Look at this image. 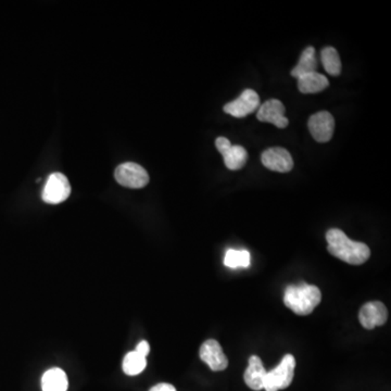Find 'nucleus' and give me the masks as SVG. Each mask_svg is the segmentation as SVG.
I'll list each match as a JSON object with an SVG mask.
<instances>
[{"instance_id":"f257e3e1","label":"nucleus","mask_w":391,"mask_h":391,"mask_svg":"<svg viewBox=\"0 0 391 391\" xmlns=\"http://www.w3.org/2000/svg\"><path fill=\"white\" fill-rule=\"evenodd\" d=\"M326 241H327L328 253L346 263L361 265L370 259L371 250L368 246L351 241L340 229H330L326 233Z\"/></svg>"},{"instance_id":"f03ea898","label":"nucleus","mask_w":391,"mask_h":391,"mask_svg":"<svg viewBox=\"0 0 391 391\" xmlns=\"http://www.w3.org/2000/svg\"><path fill=\"white\" fill-rule=\"evenodd\" d=\"M322 294L316 286L300 284L286 288L284 303L298 315H309L320 303Z\"/></svg>"},{"instance_id":"7ed1b4c3","label":"nucleus","mask_w":391,"mask_h":391,"mask_svg":"<svg viewBox=\"0 0 391 391\" xmlns=\"http://www.w3.org/2000/svg\"><path fill=\"white\" fill-rule=\"evenodd\" d=\"M295 368V356L286 354L275 368L267 373L263 389L265 391H278L288 388L294 380Z\"/></svg>"},{"instance_id":"20e7f679","label":"nucleus","mask_w":391,"mask_h":391,"mask_svg":"<svg viewBox=\"0 0 391 391\" xmlns=\"http://www.w3.org/2000/svg\"><path fill=\"white\" fill-rule=\"evenodd\" d=\"M116 181L128 188H144L149 183V175L142 165L126 162L119 165L114 171Z\"/></svg>"},{"instance_id":"39448f33","label":"nucleus","mask_w":391,"mask_h":391,"mask_svg":"<svg viewBox=\"0 0 391 391\" xmlns=\"http://www.w3.org/2000/svg\"><path fill=\"white\" fill-rule=\"evenodd\" d=\"M70 193H71V186L66 175L62 173H52L46 181L42 198L49 205H58L66 201Z\"/></svg>"},{"instance_id":"423d86ee","label":"nucleus","mask_w":391,"mask_h":391,"mask_svg":"<svg viewBox=\"0 0 391 391\" xmlns=\"http://www.w3.org/2000/svg\"><path fill=\"white\" fill-rule=\"evenodd\" d=\"M215 146L224 158L225 165L229 170H241V167H245L248 160V152L243 146H234L227 137H219L215 140Z\"/></svg>"},{"instance_id":"0eeeda50","label":"nucleus","mask_w":391,"mask_h":391,"mask_svg":"<svg viewBox=\"0 0 391 391\" xmlns=\"http://www.w3.org/2000/svg\"><path fill=\"white\" fill-rule=\"evenodd\" d=\"M260 107V97L253 90H243V94L234 100L225 104V114L234 116V118H245L248 114H253Z\"/></svg>"},{"instance_id":"6e6552de","label":"nucleus","mask_w":391,"mask_h":391,"mask_svg":"<svg viewBox=\"0 0 391 391\" xmlns=\"http://www.w3.org/2000/svg\"><path fill=\"white\" fill-rule=\"evenodd\" d=\"M203 362L207 364V366L213 372H221L227 370L229 366V359L225 356L221 344L215 339H209L203 342L199 351Z\"/></svg>"},{"instance_id":"1a4fd4ad","label":"nucleus","mask_w":391,"mask_h":391,"mask_svg":"<svg viewBox=\"0 0 391 391\" xmlns=\"http://www.w3.org/2000/svg\"><path fill=\"white\" fill-rule=\"evenodd\" d=\"M308 126L316 142L327 143L334 134L335 119L327 111H320L311 116Z\"/></svg>"},{"instance_id":"9d476101","label":"nucleus","mask_w":391,"mask_h":391,"mask_svg":"<svg viewBox=\"0 0 391 391\" xmlns=\"http://www.w3.org/2000/svg\"><path fill=\"white\" fill-rule=\"evenodd\" d=\"M262 164L274 172L288 173L294 167L291 155L282 147H273L262 153Z\"/></svg>"},{"instance_id":"9b49d317","label":"nucleus","mask_w":391,"mask_h":391,"mask_svg":"<svg viewBox=\"0 0 391 391\" xmlns=\"http://www.w3.org/2000/svg\"><path fill=\"white\" fill-rule=\"evenodd\" d=\"M388 318V311L383 302H368L361 308L359 320L366 330H373L376 326L384 325Z\"/></svg>"},{"instance_id":"f8f14e48","label":"nucleus","mask_w":391,"mask_h":391,"mask_svg":"<svg viewBox=\"0 0 391 391\" xmlns=\"http://www.w3.org/2000/svg\"><path fill=\"white\" fill-rule=\"evenodd\" d=\"M258 120L272 123L278 128H287L288 120L285 116V106L278 100H270L259 107Z\"/></svg>"},{"instance_id":"ddd939ff","label":"nucleus","mask_w":391,"mask_h":391,"mask_svg":"<svg viewBox=\"0 0 391 391\" xmlns=\"http://www.w3.org/2000/svg\"><path fill=\"white\" fill-rule=\"evenodd\" d=\"M267 371L264 368L261 359L258 356H250L249 364L245 372V383L250 389L260 391L263 389L264 380L267 376Z\"/></svg>"},{"instance_id":"4468645a","label":"nucleus","mask_w":391,"mask_h":391,"mask_svg":"<svg viewBox=\"0 0 391 391\" xmlns=\"http://www.w3.org/2000/svg\"><path fill=\"white\" fill-rule=\"evenodd\" d=\"M330 86L327 78L323 74L313 72L298 78V90L302 94H318Z\"/></svg>"},{"instance_id":"2eb2a0df","label":"nucleus","mask_w":391,"mask_h":391,"mask_svg":"<svg viewBox=\"0 0 391 391\" xmlns=\"http://www.w3.org/2000/svg\"><path fill=\"white\" fill-rule=\"evenodd\" d=\"M68 386V377L61 368H50L42 378L43 391H66Z\"/></svg>"},{"instance_id":"dca6fc26","label":"nucleus","mask_w":391,"mask_h":391,"mask_svg":"<svg viewBox=\"0 0 391 391\" xmlns=\"http://www.w3.org/2000/svg\"><path fill=\"white\" fill-rule=\"evenodd\" d=\"M318 68V61L315 58V50L313 47H306L301 54L299 62L297 66L291 71V76L294 78H299L306 74L313 73L316 72Z\"/></svg>"},{"instance_id":"f3484780","label":"nucleus","mask_w":391,"mask_h":391,"mask_svg":"<svg viewBox=\"0 0 391 391\" xmlns=\"http://www.w3.org/2000/svg\"><path fill=\"white\" fill-rule=\"evenodd\" d=\"M320 57H322L324 68L330 76H338L342 73V61H340L339 54L334 47L324 48L320 54Z\"/></svg>"},{"instance_id":"a211bd4d","label":"nucleus","mask_w":391,"mask_h":391,"mask_svg":"<svg viewBox=\"0 0 391 391\" xmlns=\"http://www.w3.org/2000/svg\"><path fill=\"white\" fill-rule=\"evenodd\" d=\"M123 371L128 376H136L146 368L147 360L136 351L128 352L123 359Z\"/></svg>"},{"instance_id":"6ab92c4d","label":"nucleus","mask_w":391,"mask_h":391,"mask_svg":"<svg viewBox=\"0 0 391 391\" xmlns=\"http://www.w3.org/2000/svg\"><path fill=\"white\" fill-rule=\"evenodd\" d=\"M224 264L229 269H247L250 265V253L247 250H227Z\"/></svg>"},{"instance_id":"aec40b11","label":"nucleus","mask_w":391,"mask_h":391,"mask_svg":"<svg viewBox=\"0 0 391 391\" xmlns=\"http://www.w3.org/2000/svg\"><path fill=\"white\" fill-rule=\"evenodd\" d=\"M134 351H136L137 354L147 358L149 352H150V346H149V342H146V340H143V342H139V344H137L136 349H135Z\"/></svg>"},{"instance_id":"412c9836","label":"nucleus","mask_w":391,"mask_h":391,"mask_svg":"<svg viewBox=\"0 0 391 391\" xmlns=\"http://www.w3.org/2000/svg\"><path fill=\"white\" fill-rule=\"evenodd\" d=\"M149 391H176V389L172 385L161 383V384L153 386Z\"/></svg>"}]
</instances>
